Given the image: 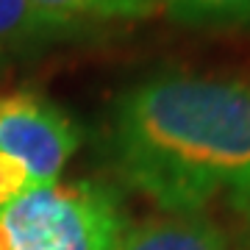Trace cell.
I'll use <instances>...</instances> for the list:
<instances>
[{"instance_id":"obj_8","label":"cell","mask_w":250,"mask_h":250,"mask_svg":"<svg viewBox=\"0 0 250 250\" xmlns=\"http://www.w3.org/2000/svg\"><path fill=\"white\" fill-rule=\"evenodd\" d=\"M31 189H36V187L25 167L0 153V208L9 206L11 200H17V197H22Z\"/></svg>"},{"instance_id":"obj_6","label":"cell","mask_w":250,"mask_h":250,"mask_svg":"<svg viewBox=\"0 0 250 250\" xmlns=\"http://www.w3.org/2000/svg\"><path fill=\"white\" fill-rule=\"evenodd\" d=\"M36 9L70 22H106V20H145L156 14L159 0H31Z\"/></svg>"},{"instance_id":"obj_1","label":"cell","mask_w":250,"mask_h":250,"mask_svg":"<svg viewBox=\"0 0 250 250\" xmlns=\"http://www.w3.org/2000/svg\"><path fill=\"white\" fill-rule=\"evenodd\" d=\"M117 167L167 214L225 206L250 220V81L164 72L117 100Z\"/></svg>"},{"instance_id":"obj_2","label":"cell","mask_w":250,"mask_h":250,"mask_svg":"<svg viewBox=\"0 0 250 250\" xmlns=\"http://www.w3.org/2000/svg\"><path fill=\"white\" fill-rule=\"evenodd\" d=\"M125 214L92 181L36 187L0 208V250H117Z\"/></svg>"},{"instance_id":"obj_3","label":"cell","mask_w":250,"mask_h":250,"mask_svg":"<svg viewBox=\"0 0 250 250\" xmlns=\"http://www.w3.org/2000/svg\"><path fill=\"white\" fill-rule=\"evenodd\" d=\"M81 145L78 125L36 92L0 98V153L22 164L34 187H50Z\"/></svg>"},{"instance_id":"obj_7","label":"cell","mask_w":250,"mask_h":250,"mask_svg":"<svg viewBox=\"0 0 250 250\" xmlns=\"http://www.w3.org/2000/svg\"><path fill=\"white\" fill-rule=\"evenodd\" d=\"M172 20L187 25H245L250 0H159Z\"/></svg>"},{"instance_id":"obj_4","label":"cell","mask_w":250,"mask_h":250,"mask_svg":"<svg viewBox=\"0 0 250 250\" xmlns=\"http://www.w3.org/2000/svg\"><path fill=\"white\" fill-rule=\"evenodd\" d=\"M117 250H225V236L203 214H167L125 231Z\"/></svg>"},{"instance_id":"obj_5","label":"cell","mask_w":250,"mask_h":250,"mask_svg":"<svg viewBox=\"0 0 250 250\" xmlns=\"http://www.w3.org/2000/svg\"><path fill=\"white\" fill-rule=\"evenodd\" d=\"M81 22L59 20L36 9L31 0H0V56L22 53L72 36Z\"/></svg>"}]
</instances>
